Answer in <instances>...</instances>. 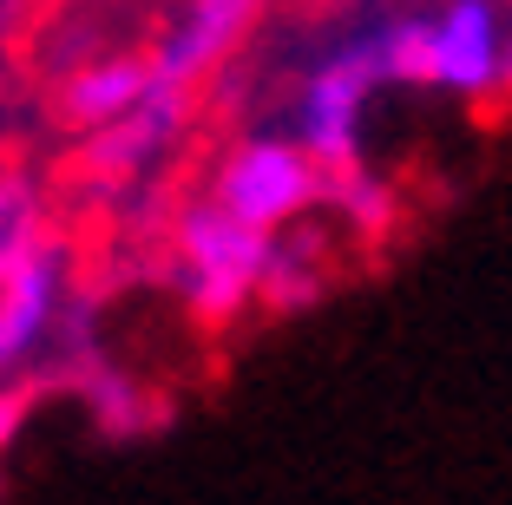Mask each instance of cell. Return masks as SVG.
Instances as JSON below:
<instances>
[{"label":"cell","instance_id":"1","mask_svg":"<svg viewBox=\"0 0 512 505\" xmlns=\"http://www.w3.org/2000/svg\"><path fill=\"white\" fill-rule=\"evenodd\" d=\"M368 46H375L381 79H414V86H440L460 99L512 86V27L486 0H453L440 14L394 20Z\"/></svg>","mask_w":512,"mask_h":505},{"label":"cell","instance_id":"2","mask_svg":"<svg viewBox=\"0 0 512 505\" xmlns=\"http://www.w3.org/2000/svg\"><path fill=\"white\" fill-rule=\"evenodd\" d=\"M178 256H184L191 309L224 322V315H237L256 289L270 283L276 243L263 237V230H250V223H237L230 210L197 204V210H184V223H178Z\"/></svg>","mask_w":512,"mask_h":505},{"label":"cell","instance_id":"3","mask_svg":"<svg viewBox=\"0 0 512 505\" xmlns=\"http://www.w3.org/2000/svg\"><path fill=\"white\" fill-rule=\"evenodd\" d=\"M381 86V66H375V46L355 40L342 46L329 66H316L309 92H302V158L316 164L322 178H342L362 164V112H368V92Z\"/></svg>","mask_w":512,"mask_h":505},{"label":"cell","instance_id":"4","mask_svg":"<svg viewBox=\"0 0 512 505\" xmlns=\"http://www.w3.org/2000/svg\"><path fill=\"white\" fill-rule=\"evenodd\" d=\"M322 191H329V178L302 158V145H289V138H250V145L224 164V178H217V197H211V204L270 237L276 223L302 217V210L316 204Z\"/></svg>","mask_w":512,"mask_h":505},{"label":"cell","instance_id":"5","mask_svg":"<svg viewBox=\"0 0 512 505\" xmlns=\"http://www.w3.org/2000/svg\"><path fill=\"white\" fill-rule=\"evenodd\" d=\"M53 302H60V243L33 237L27 250L14 256V269L0 276V374L46 342Z\"/></svg>","mask_w":512,"mask_h":505},{"label":"cell","instance_id":"6","mask_svg":"<svg viewBox=\"0 0 512 505\" xmlns=\"http://www.w3.org/2000/svg\"><path fill=\"white\" fill-rule=\"evenodd\" d=\"M243 27H250V7H243V0H204V7L178 14V20H171V33L158 40V53L145 60L151 66V86L191 92L197 79H204L230 46L243 40Z\"/></svg>","mask_w":512,"mask_h":505},{"label":"cell","instance_id":"7","mask_svg":"<svg viewBox=\"0 0 512 505\" xmlns=\"http://www.w3.org/2000/svg\"><path fill=\"white\" fill-rule=\"evenodd\" d=\"M145 99H151V66L145 60H99V66L66 79V119L92 125V132L119 125L125 112H138Z\"/></svg>","mask_w":512,"mask_h":505},{"label":"cell","instance_id":"8","mask_svg":"<svg viewBox=\"0 0 512 505\" xmlns=\"http://www.w3.org/2000/svg\"><path fill=\"white\" fill-rule=\"evenodd\" d=\"M184 99H191V92L151 86V99L138 105V112H125L119 125H106V132L92 138V164H99V171H132V164H145L151 151L171 138V125L184 119Z\"/></svg>","mask_w":512,"mask_h":505},{"label":"cell","instance_id":"9","mask_svg":"<svg viewBox=\"0 0 512 505\" xmlns=\"http://www.w3.org/2000/svg\"><path fill=\"white\" fill-rule=\"evenodd\" d=\"M40 237L33 230V191L27 184H0V276L14 269V256Z\"/></svg>","mask_w":512,"mask_h":505},{"label":"cell","instance_id":"10","mask_svg":"<svg viewBox=\"0 0 512 505\" xmlns=\"http://www.w3.org/2000/svg\"><path fill=\"white\" fill-rule=\"evenodd\" d=\"M335 191H342V204L355 210V223H362V230H368V223H375V230L388 223V191L362 178V164H355V171H342V178H335Z\"/></svg>","mask_w":512,"mask_h":505},{"label":"cell","instance_id":"11","mask_svg":"<svg viewBox=\"0 0 512 505\" xmlns=\"http://www.w3.org/2000/svg\"><path fill=\"white\" fill-rule=\"evenodd\" d=\"M20 414H27V394H0V440L20 427Z\"/></svg>","mask_w":512,"mask_h":505}]
</instances>
